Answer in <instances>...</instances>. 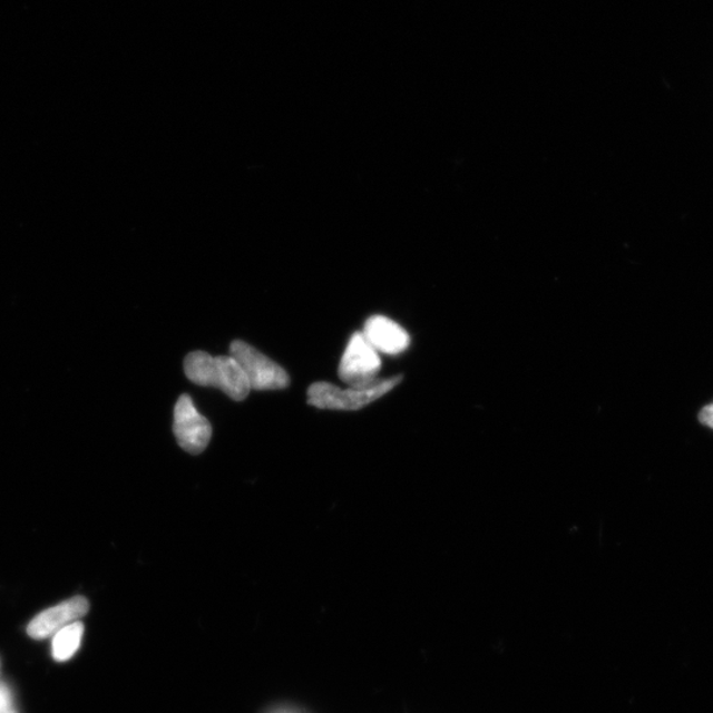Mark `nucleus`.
Here are the masks:
<instances>
[{
	"label": "nucleus",
	"mask_w": 713,
	"mask_h": 713,
	"mask_svg": "<svg viewBox=\"0 0 713 713\" xmlns=\"http://www.w3.org/2000/svg\"><path fill=\"white\" fill-rule=\"evenodd\" d=\"M174 433L177 445L191 455L203 453L211 443L213 430L209 420L197 411L194 401L187 394L177 399Z\"/></svg>",
	"instance_id": "obj_5"
},
{
	"label": "nucleus",
	"mask_w": 713,
	"mask_h": 713,
	"mask_svg": "<svg viewBox=\"0 0 713 713\" xmlns=\"http://www.w3.org/2000/svg\"><path fill=\"white\" fill-rule=\"evenodd\" d=\"M403 381V375L378 381L368 388L340 389L336 384L316 382L309 389V403L320 410L359 411L387 395Z\"/></svg>",
	"instance_id": "obj_2"
},
{
	"label": "nucleus",
	"mask_w": 713,
	"mask_h": 713,
	"mask_svg": "<svg viewBox=\"0 0 713 713\" xmlns=\"http://www.w3.org/2000/svg\"><path fill=\"white\" fill-rule=\"evenodd\" d=\"M231 355L245 373L250 389L265 391L283 390L290 387L287 372L247 342L233 341Z\"/></svg>",
	"instance_id": "obj_3"
},
{
	"label": "nucleus",
	"mask_w": 713,
	"mask_h": 713,
	"mask_svg": "<svg viewBox=\"0 0 713 713\" xmlns=\"http://www.w3.org/2000/svg\"><path fill=\"white\" fill-rule=\"evenodd\" d=\"M362 333L378 353L401 354L410 345L409 333L395 321L384 316L370 318Z\"/></svg>",
	"instance_id": "obj_7"
},
{
	"label": "nucleus",
	"mask_w": 713,
	"mask_h": 713,
	"mask_svg": "<svg viewBox=\"0 0 713 713\" xmlns=\"http://www.w3.org/2000/svg\"><path fill=\"white\" fill-rule=\"evenodd\" d=\"M85 626L81 622H76L52 637V655L57 662H67L78 652L81 646Z\"/></svg>",
	"instance_id": "obj_8"
},
{
	"label": "nucleus",
	"mask_w": 713,
	"mask_h": 713,
	"mask_svg": "<svg viewBox=\"0 0 713 713\" xmlns=\"http://www.w3.org/2000/svg\"><path fill=\"white\" fill-rule=\"evenodd\" d=\"M90 605L87 598L76 596L42 611L28 624L27 633L33 639H46L70 624L80 622V618L88 615Z\"/></svg>",
	"instance_id": "obj_6"
},
{
	"label": "nucleus",
	"mask_w": 713,
	"mask_h": 713,
	"mask_svg": "<svg viewBox=\"0 0 713 713\" xmlns=\"http://www.w3.org/2000/svg\"><path fill=\"white\" fill-rule=\"evenodd\" d=\"M13 709V695L9 684L0 681V713Z\"/></svg>",
	"instance_id": "obj_9"
},
{
	"label": "nucleus",
	"mask_w": 713,
	"mask_h": 713,
	"mask_svg": "<svg viewBox=\"0 0 713 713\" xmlns=\"http://www.w3.org/2000/svg\"><path fill=\"white\" fill-rule=\"evenodd\" d=\"M380 370V353L363 336L362 332L354 333L340 361V380L349 388H368L380 381L377 378Z\"/></svg>",
	"instance_id": "obj_4"
},
{
	"label": "nucleus",
	"mask_w": 713,
	"mask_h": 713,
	"mask_svg": "<svg viewBox=\"0 0 713 713\" xmlns=\"http://www.w3.org/2000/svg\"><path fill=\"white\" fill-rule=\"evenodd\" d=\"M184 372L191 382L224 391L235 402L245 401L252 390L245 373L232 355L214 356L202 351L192 352L185 356Z\"/></svg>",
	"instance_id": "obj_1"
},
{
	"label": "nucleus",
	"mask_w": 713,
	"mask_h": 713,
	"mask_svg": "<svg viewBox=\"0 0 713 713\" xmlns=\"http://www.w3.org/2000/svg\"><path fill=\"white\" fill-rule=\"evenodd\" d=\"M699 419H701V422L704 426H707L713 430V402L709 406H705V408L701 411V416H699Z\"/></svg>",
	"instance_id": "obj_10"
},
{
	"label": "nucleus",
	"mask_w": 713,
	"mask_h": 713,
	"mask_svg": "<svg viewBox=\"0 0 713 713\" xmlns=\"http://www.w3.org/2000/svg\"><path fill=\"white\" fill-rule=\"evenodd\" d=\"M3 713H18V712L16 711V709H12V710H10V711H6V712H3Z\"/></svg>",
	"instance_id": "obj_11"
}]
</instances>
